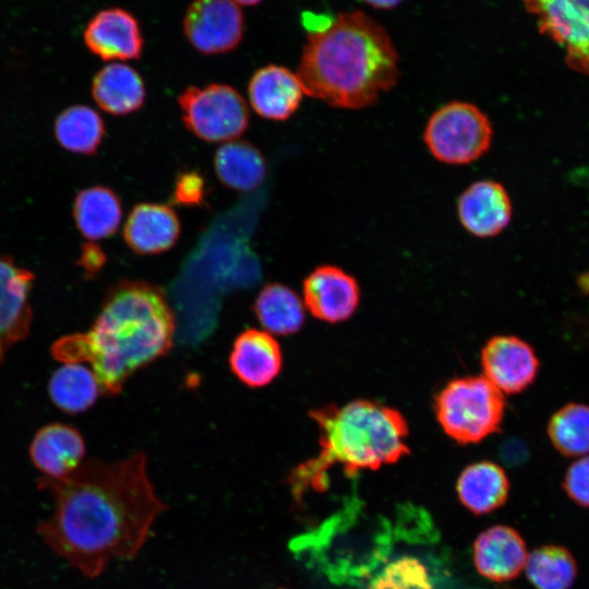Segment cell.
<instances>
[{
	"instance_id": "18",
	"label": "cell",
	"mask_w": 589,
	"mask_h": 589,
	"mask_svg": "<svg viewBox=\"0 0 589 589\" xmlns=\"http://www.w3.org/2000/svg\"><path fill=\"white\" fill-rule=\"evenodd\" d=\"M84 455L83 436L64 423L44 425L29 445L32 462L44 477L51 479H61L73 472L84 461Z\"/></svg>"
},
{
	"instance_id": "28",
	"label": "cell",
	"mask_w": 589,
	"mask_h": 589,
	"mask_svg": "<svg viewBox=\"0 0 589 589\" xmlns=\"http://www.w3.org/2000/svg\"><path fill=\"white\" fill-rule=\"evenodd\" d=\"M548 434L553 446L564 456L589 454V406L570 402L550 419Z\"/></svg>"
},
{
	"instance_id": "27",
	"label": "cell",
	"mask_w": 589,
	"mask_h": 589,
	"mask_svg": "<svg viewBox=\"0 0 589 589\" xmlns=\"http://www.w3.org/2000/svg\"><path fill=\"white\" fill-rule=\"evenodd\" d=\"M529 581L537 589H570L577 577L572 553L561 545H543L528 554L525 565Z\"/></svg>"
},
{
	"instance_id": "11",
	"label": "cell",
	"mask_w": 589,
	"mask_h": 589,
	"mask_svg": "<svg viewBox=\"0 0 589 589\" xmlns=\"http://www.w3.org/2000/svg\"><path fill=\"white\" fill-rule=\"evenodd\" d=\"M83 40L86 48L104 61L137 60L144 37L137 19L128 10L112 7L97 12L87 23Z\"/></svg>"
},
{
	"instance_id": "29",
	"label": "cell",
	"mask_w": 589,
	"mask_h": 589,
	"mask_svg": "<svg viewBox=\"0 0 589 589\" xmlns=\"http://www.w3.org/2000/svg\"><path fill=\"white\" fill-rule=\"evenodd\" d=\"M369 589H433L425 566L417 558L402 556L386 564Z\"/></svg>"
},
{
	"instance_id": "17",
	"label": "cell",
	"mask_w": 589,
	"mask_h": 589,
	"mask_svg": "<svg viewBox=\"0 0 589 589\" xmlns=\"http://www.w3.org/2000/svg\"><path fill=\"white\" fill-rule=\"evenodd\" d=\"M229 365L235 376L247 386H266L280 373V346L268 332L249 328L236 338Z\"/></svg>"
},
{
	"instance_id": "4",
	"label": "cell",
	"mask_w": 589,
	"mask_h": 589,
	"mask_svg": "<svg viewBox=\"0 0 589 589\" xmlns=\"http://www.w3.org/2000/svg\"><path fill=\"white\" fill-rule=\"evenodd\" d=\"M311 417L318 426L321 450L291 472L289 483L296 496L308 488L322 489L326 470L335 464L347 472L375 470L409 453L405 418L376 401L326 406L313 410Z\"/></svg>"
},
{
	"instance_id": "2",
	"label": "cell",
	"mask_w": 589,
	"mask_h": 589,
	"mask_svg": "<svg viewBox=\"0 0 589 589\" xmlns=\"http://www.w3.org/2000/svg\"><path fill=\"white\" fill-rule=\"evenodd\" d=\"M175 332L165 292L151 283L127 279L107 291L89 330L59 338L51 353L63 363L87 362L103 395L113 396L135 371L169 350Z\"/></svg>"
},
{
	"instance_id": "23",
	"label": "cell",
	"mask_w": 589,
	"mask_h": 589,
	"mask_svg": "<svg viewBox=\"0 0 589 589\" xmlns=\"http://www.w3.org/2000/svg\"><path fill=\"white\" fill-rule=\"evenodd\" d=\"M456 489L459 500L468 509L476 514H486L505 503L509 481L500 466L480 461L461 472Z\"/></svg>"
},
{
	"instance_id": "16",
	"label": "cell",
	"mask_w": 589,
	"mask_h": 589,
	"mask_svg": "<svg viewBox=\"0 0 589 589\" xmlns=\"http://www.w3.org/2000/svg\"><path fill=\"white\" fill-rule=\"evenodd\" d=\"M181 225L172 207L160 203H140L130 212L123 239L128 248L140 255L160 254L179 240Z\"/></svg>"
},
{
	"instance_id": "3",
	"label": "cell",
	"mask_w": 589,
	"mask_h": 589,
	"mask_svg": "<svg viewBox=\"0 0 589 589\" xmlns=\"http://www.w3.org/2000/svg\"><path fill=\"white\" fill-rule=\"evenodd\" d=\"M297 75L304 94L335 108L361 109L395 86L398 53L372 17L362 11L341 12L309 34Z\"/></svg>"
},
{
	"instance_id": "6",
	"label": "cell",
	"mask_w": 589,
	"mask_h": 589,
	"mask_svg": "<svg viewBox=\"0 0 589 589\" xmlns=\"http://www.w3.org/2000/svg\"><path fill=\"white\" fill-rule=\"evenodd\" d=\"M492 139L489 117L467 101H450L440 107L429 118L423 132L431 155L448 165L476 161L489 151Z\"/></svg>"
},
{
	"instance_id": "33",
	"label": "cell",
	"mask_w": 589,
	"mask_h": 589,
	"mask_svg": "<svg viewBox=\"0 0 589 589\" xmlns=\"http://www.w3.org/2000/svg\"><path fill=\"white\" fill-rule=\"evenodd\" d=\"M366 4L376 9H392L397 7L404 0H362Z\"/></svg>"
},
{
	"instance_id": "32",
	"label": "cell",
	"mask_w": 589,
	"mask_h": 589,
	"mask_svg": "<svg viewBox=\"0 0 589 589\" xmlns=\"http://www.w3.org/2000/svg\"><path fill=\"white\" fill-rule=\"evenodd\" d=\"M106 254L95 241H87L82 244L77 264L87 276H94L101 271L106 264Z\"/></svg>"
},
{
	"instance_id": "25",
	"label": "cell",
	"mask_w": 589,
	"mask_h": 589,
	"mask_svg": "<svg viewBox=\"0 0 589 589\" xmlns=\"http://www.w3.org/2000/svg\"><path fill=\"white\" fill-rule=\"evenodd\" d=\"M53 134L65 151L79 155L97 153L106 134L101 116L86 105H73L63 109L53 123Z\"/></svg>"
},
{
	"instance_id": "13",
	"label": "cell",
	"mask_w": 589,
	"mask_h": 589,
	"mask_svg": "<svg viewBox=\"0 0 589 589\" xmlns=\"http://www.w3.org/2000/svg\"><path fill=\"white\" fill-rule=\"evenodd\" d=\"M303 301L313 316L328 323L349 318L360 301V288L350 274L334 265H321L303 281Z\"/></svg>"
},
{
	"instance_id": "26",
	"label": "cell",
	"mask_w": 589,
	"mask_h": 589,
	"mask_svg": "<svg viewBox=\"0 0 589 589\" xmlns=\"http://www.w3.org/2000/svg\"><path fill=\"white\" fill-rule=\"evenodd\" d=\"M260 324L276 335L299 330L304 322V308L299 296L289 287L273 283L260 291L253 305Z\"/></svg>"
},
{
	"instance_id": "30",
	"label": "cell",
	"mask_w": 589,
	"mask_h": 589,
	"mask_svg": "<svg viewBox=\"0 0 589 589\" xmlns=\"http://www.w3.org/2000/svg\"><path fill=\"white\" fill-rule=\"evenodd\" d=\"M205 197L206 183L199 171L184 170L176 177L171 194L175 204L185 207L201 206Z\"/></svg>"
},
{
	"instance_id": "24",
	"label": "cell",
	"mask_w": 589,
	"mask_h": 589,
	"mask_svg": "<svg viewBox=\"0 0 589 589\" xmlns=\"http://www.w3.org/2000/svg\"><path fill=\"white\" fill-rule=\"evenodd\" d=\"M48 393L55 406L71 414L86 411L103 394L93 370L77 362L64 363L52 373Z\"/></svg>"
},
{
	"instance_id": "15",
	"label": "cell",
	"mask_w": 589,
	"mask_h": 589,
	"mask_svg": "<svg viewBox=\"0 0 589 589\" xmlns=\"http://www.w3.org/2000/svg\"><path fill=\"white\" fill-rule=\"evenodd\" d=\"M304 91L296 73L268 64L256 70L248 85L253 110L262 118L285 121L299 108Z\"/></svg>"
},
{
	"instance_id": "12",
	"label": "cell",
	"mask_w": 589,
	"mask_h": 589,
	"mask_svg": "<svg viewBox=\"0 0 589 589\" xmlns=\"http://www.w3.org/2000/svg\"><path fill=\"white\" fill-rule=\"evenodd\" d=\"M483 376L503 394L526 389L536 378L539 360L529 344L516 336H495L482 349Z\"/></svg>"
},
{
	"instance_id": "14",
	"label": "cell",
	"mask_w": 589,
	"mask_h": 589,
	"mask_svg": "<svg viewBox=\"0 0 589 589\" xmlns=\"http://www.w3.org/2000/svg\"><path fill=\"white\" fill-rule=\"evenodd\" d=\"M457 214L461 226L478 238L500 235L509 225L513 214L509 194L494 180H479L459 196Z\"/></svg>"
},
{
	"instance_id": "9",
	"label": "cell",
	"mask_w": 589,
	"mask_h": 589,
	"mask_svg": "<svg viewBox=\"0 0 589 589\" xmlns=\"http://www.w3.org/2000/svg\"><path fill=\"white\" fill-rule=\"evenodd\" d=\"M244 19L232 0H193L183 17V33L203 55H220L236 49L242 40Z\"/></svg>"
},
{
	"instance_id": "20",
	"label": "cell",
	"mask_w": 589,
	"mask_h": 589,
	"mask_svg": "<svg viewBox=\"0 0 589 589\" xmlns=\"http://www.w3.org/2000/svg\"><path fill=\"white\" fill-rule=\"evenodd\" d=\"M91 92L98 107L113 116L137 111L146 96L141 74L123 62H110L100 68L92 80Z\"/></svg>"
},
{
	"instance_id": "8",
	"label": "cell",
	"mask_w": 589,
	"mask_h": 589,
	"mask_svg": "<svg viewBox=\"0 0 589 589\" xmlns=\"http://www.w3.org/2000/svg\"><path fill=\"white\" fill-rule=\"evenodd\" d=\"M541 34L565 52L566 64L589 75V0H522Z\"/></svg>"
},
{
	"instance_id": "5",
	"label": "cell",
	"mask_w": 589,
	"mask_h": 589,
	"mask_svg": "<svg viewBox=\"0 0 589 589\" xmlns=\"http://www.w3.org/2000/svg\"><path fill=\"white\" fill-rule=\"evenodd\" d=\"M505 412L503 393L483 375L450 381L436 396V419L460 444L478 443L498 431Z\"/></svg>"
},
{
	"instance_id": "7",
	"label": "cell",
	"mask_w": 589,
	"mask_h": 589,
	"mask_svg": "<svg viewBox=\"0 0 589 589\" xmlns=\"http://www.w3.org/2000/svg\"><path fill=\"white\" fill-rule=\"evenodd\" d=\"M178 105L185 128L205 142L233 141L249 127L245 100L227 84L189 86L179 95Z\"/></svg>"
},
{
	"instance_id": "10",
	"label": "cell",
	"mask_w": 589,
	"mask_h": 589,
	"mask_svg": "<svg viewBox=\"0 0 589 589\" xmlns=\"http://www.w3.org/2000/svg\"><path fill=\"white\" fill-rule=\"evenodd\" d=\"M34 279L29 269L0 251V364L8 351L28 335Z\"/></svg>"
},
{
	"instance_id": "1",
	"label": "cell",
	"mask_w": 589,
	"mask_h": 589,
	"mask_svg": "<svg viewBox=\"0 0 589 589\" xmlns=\"http://www.w3.org/2000/svg\"><path fill=\"white\" fill-rule=\"evenodd\" d=\"M135 453L108 462L92 458L61 478L41 477L53 508L37 526L44 543L84 577L93 579L112 560H132L157 517L167 508Z\"/></svg>"
},
{
	"instance_id": "21",
	"label": "cell",
	"mask_w": 589,
	"mask_h": 589,
	"mask_svg": "<svg viewBox=\"0 0 589 589\" xmlns=\"http://www.w3.org/2000/svg\"><path fill=\"white\" fill-rule=\"evenodd\" d=\"M122 203L108 187L82 189L74 197L72 216L76 229L87 241H98L115 235L122 221Z\"/></svg>"
},
{
	"instance_id": "34",
	"label": "cell",
	"mask_w": 589,
	"mask_h": 589,
	"mask_svg": "<svg viewBox=\"0 0 589 589\" xmlns=\"http://www.w3.org/2000/svg\"><path fill=\"white\" fill-rule=\"evenodd\" d=\"M232 1L236 2L238 5L252 7V5H256L261 3L263 0H232Z\"/></svg>"
},
{
	"instance_id": "19",
	"label": "cell",
	"mask_w": 589,
	"mask_h": 589,
	"mask_svg": "<svg viewBox=\"0 0 589 589\" xmlns=\"http://www.w3.org/2000/svg\"><path fill=\"white\" fill-rule=\"evenodd\" d=\"M528 557L521 536L508 526H493L477 538L473 561L478 572L493 581H507L519 575Z\"/></svg>"
},
{
	"instance_id": "31",
	"label": "cell",
	"mask_w": 589,
	"mask_h": 589,
	"mask_svg": "<svg viewBox=\"0 0 589 589\" xmlns=\"http://www.w3.org/2000/svg\"><path fill=\"white\" fill-rule=\"evenodd\" d=\"M563 488L573 502L589 507V455L579 457L568 467Z\"/></svg>"
},
{
	"instance_id": "22",
	"label": "cell",
	"mask_w": 589,
	"mask_h": 589,
	"mask_svg": "<svg viewBox=\"0 0 589 589\" xmlns=\"http://www.w3.org/2000/svg\"><path fill=\"white\" fill-rule=\"evenodd\" d=\"M214 169L218 180L227 188L248 192L257 188L267 171L262 152L247 141H229L214 155Z\"/></svg>"
}]
</instances>
